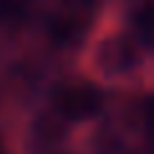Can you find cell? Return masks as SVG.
<instances>
[{"label": "cell", "instance_id": "6da1fadb", "mask_svg": "<svg viewBox=\"0 0 154 154\" xmlns=\"http://www.w3.org/2000/svg\"><path fill=\"white\" fill-rule=\"evenodd\" d=\"M57 110L69 121H88L103 110V93L93 82H67L57 93Z\"/></svg>", "mask_w": 154, "mask_h": 154}, {"label": "cell", "instance_id": "7a4b0ae2", "mask_svg": "<svg viewBox=\"0 0 154 154\" xmlns=\"http://www.w3.org/2000/svg\"><path fill=\"white\" fill-rule=\"evenodd\" d=\"M95 62L105 75H126L139 64V46L131 36H110L98 46Z\"/></svg>", "mask_w": 154, "mask_h": 154}, {"label": "cell", "instance_id": "3957f363", "mask_svg": "<svg viewBox=\"0 0 154 154\" xmlns=\"http://www.w3.org/2000/svg\"><path fill=\"white\" fill-rule=\"evenodd\" d=\"M134 28H136L139 38L154 44V0L152 3H144L136 13H134Z\"/></svg>", "mask_w": 154, "mask_h": 154}, {"label": "cell", "instance_id": "277c9868", "mask_svg": "<svg viewBox=\"0 0 154 154\" xmlns=\"http://www.w3.org/2000/svg\"><path fill=\"white\" fill-rule=\"evenodd\" d=\"M31 0H0V23H16L26 16Z\"/></svg>", "mask_w": 154, "mask_h": 154}, {"label": "cell", "instance_id": "5b68a950", "mask_svg": "<svg viewBox=\"0 0 154 154\" xmlns=\"http://www.w3.org/2000/svg\"><path fill=\"white\" fill-rule=\"evenodd\" d=\"M149 139H152V144H154V126H149Z\"/></svg>", "mask_w": 154, "mask_h": 154}, {"label": "cell", "instance_id": "8992f818", "mask_svg": "<svg viewBox=\"0 0 154 154\" xmlns=\"http://www.w3.org/2000/svg\"><path fill=\"white\" fill-rule=\"evenodd\" d=\"M0 154H8V149L3 146V139H0Z\"/></svg>", "mask_w": 154, "mask_h": 154}]
</instances>
